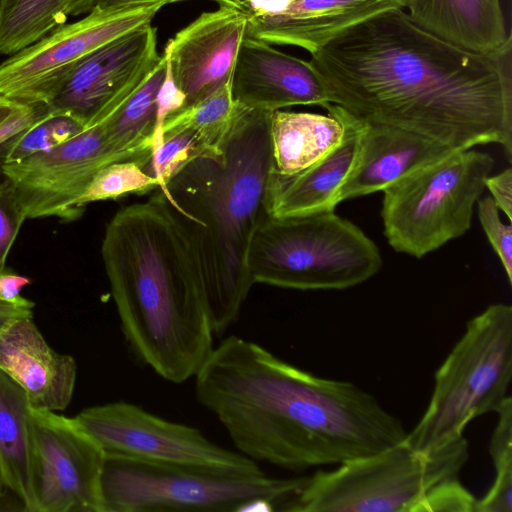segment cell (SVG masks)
Listing matches in <instances>:
<instances>
[{
  "label": "cell",
  "instance_id": "cell-1",
  "mask_svg": "<svg viewBox=\"0 0 512 512\" xmlns=\"http://www.w3.org/2000/svg\"><path fill=\"white\" fill-rule=\"evenodd\" d=\"M329 103L454 150L498 144L512 158V40L481 55L449 44L403 8L365 18L311 54Z\"/></svg>",
  "mask_w": 512,
  "mask_h": 512
},
{
  "label": "cell",
  "instance_id": "cell-2",
  "mask_svg": "<svg viewBox=\"0 0 512 512\" xmlns=\"http://www.w3.org/2000/svg\"><path fill=\"white\" fill-rule=\"evenodd\" d=\"M194 379L198 402L256 463L291 471L339 465L407 435L356 384L314 375L235 335L213 347Z\"/></svg>",
  "mask_w": 512,
  "mask_h": 512
},
{
  "label": "cell",
  "instance_id": "cell-3",
  "mask_svg": "<svg viewBox=\"0 0 512 512\" xmlns=\"http://www.w3.org/2000/svg\"><path fill=\"white\" fill-rule=\"evenodd\" d=\"M101 254L133 356L169 382L194 378L214 333L197 259L159 189L115 213Z\"/></svg>",
  "mask_w": 512,
  "mask_h": 512
},
{
  "label": "cell",
  "instance_id": "cell-4",
  "mask_svg": "<svg viewBox=\"0 0 512 512\" xmlns=\"http://www.w3.org/2000/svg\"><path fill=\"white\" fill-rule=\"evenodd\" d=\"M270 113L238 105L220 148L189 162L159 189L197 259L214 335L236 321L254 285L248 253L268 216L274 169Z\"/></svg>",
  "mask_w": 512,
  "mask_h": 512
},
{
  "label": "cell",
  "instance_id": "cell-5",
  "mask_svg": "<svg viewBox=\"0 0 512 512\" xmlns=\"http://www.w3.org/2000/svg\"><path fill=\"white\" fill-rule=\"evenodd\" d=\"M304 481L105 453L101 512L284 511Z\"/></svg>",
  "mask_w": 512,
  "mask_h": 512
},
{
  "label": "cell",
  "instance_id": "cell-6",
  "mask_svg": "<svg viewBox=\"0 0 512 512\" xmlns=\"http://www.w3.org/2000/svg\"><path fill=\"white\" fill-rule=\"evenodd\" d=\"M377 245L334 211L267 216L248 253L253 283L298 290H343L379 272Z\"/></svg>",
  "mask_w": 512,
  "mask_h": 512
},
{
  "label": "cell",
  "instance_id": "cell-7",
  "mask_svg": "<svg viewBox=\"0 0 512 512\" xmlns=\"http://www.w3.org/2000/svg\"><path fill=\"white\" fill-rule=\"evenodd\" d=\"M512 306L494 303L471 318L435 373L427 408L405 442L430 451L464 436L471 421L510 397Z\"/></svg>",
  "mask_w": 512,
  "mask_h": 512
},
{
  "label": "cell",
  "instance_id": "cell-8",
  "mask_svg": "<svg viewBox=\"0 0 512 512\" xmlns=\"http://www.w3.org/2000/svg\"><path fill=\"white\" fill-rule=\"evenodd\" d=\"M469 457L465 437L430 451L405 440L332 470L305 476L285 512H418L439 485L458 478Z\"/></svg>",
  "mask_w": 512,
  "mask_h": 512
},
{
  "label": "cell",
  "instance_id": "cell-9",
  "mask_svg": "<svg viewBox=\"0 0 512 512\" xmlns=\"http://www.w3.org/2000/svg\"><path fill=\"white\" fill-rule=\"evenodd\" d=\"M493 167L485 152L457 150L387 187L381 217L388 244L419 259L464 235Z\"/></svg>",
  "mask_w": 512,
  "mask_h": 512
},
{
  "label": "cell",
  "instance_id": "cell-10",
  "mask_svg": "<svg viewBox=\"0 0 512 512\" xmlns=\"http://www.w3.org/2000/svg\"><path fill=\"white\" fill-rule=\"evenodd\" d=\"M165 5L153 1L94 8L81 20L59 26L0 64V94L24 104L46 105L76 63L106 43L151 23Z\"/></svg>",
  "mask_w": 512,
  "mask_h": 512
},
{
  "label": "cell",
  "instance_id": "cell-11",
  "mask_svg": "<svg viewBox=\"0 0 512 512\" xmlns=\"http://www.w3.org/2000/svg\"><path fill=\"white\" fill-rule=\"evenodd\" d=\"M74 418L106 454L241 474L263 472L255 461L219 446L199 429L163 419L129 402L85 408Z\"/></svg>",
  "mask_w": 512,
  "mask_h": 512
},
{
  "label": "cell",
  "instance_id": "cell-12",
  "mask_svg": "<svg viewBox=\"0 0 512 512\" xmlns=\"http://www.w3.org/2000/svg\"><path fill=\"white\" fill-rule=\"evenodd\" d=\"M31 438L32 512H101L105 452L75 418L32 408Z\"/></svg>",
  "mask_w": 512,
  "mask_h": 512
},
{
  "label": "cell",
  "instance_id": "cell-13",
  "mask_svg": "<svg viewBox=\"0 0 512 512\" xmlns=\"http://www.w3.org/2000/svg\"><path fill=\"white\" fill-rule=\"evenodd\" d=\"M160 59L157 29L144 24L76 63L46 106L84 127L114 113L146 80Z\"/></svg>",
  "mask_w": 512,
  "mask_h": 512
},
{
  "label": "cell",
  "instance_id": "cell-14",
  "mask_svg": "<svg viewBox=\"0 0 512 512\" xmlns=\"http://www.w3.org/2000/svg\"><path fill=\"white\" fill-rule=\"evenodd\" d=\"M117 162L108 149L101 122L44 152L4 164L1 174L10 183L26 219L80 218L78 206L94 175Z\"/></svg>",
  "mask_w": 512,
  "mask_h": 512
},
{
  "label": "cell",
  "instance_id": "cell-15",
  "mask_svg": "<svg viewBox=\"0 0 512 512\" xmlns=\"http://www.w3.org/2000/svg\"><path fill=\"white\" fill-rule=\"evenodd\" d=\"M246 26L244 12L220 6L200 14L167 42L163 54L174 83L185 96L182 109L231 81Z\"/></svg>",
  "mask_w": 512,
  "mask_h": 512
},
{
  "label": "cell",
  "instance_id": "cell-16",
  "mask_svg": "<svg viewBox=\"0 0 512 512\" xmlns=\"http://www.w3.org/2000/svg\"><path fill=\"white\" fill-rule=\"evenodd\" d=\"M231 92L238 105L267 112L329 103L325 87L309 61L247 35L238 50Z\"/></svg>",
  "mask_w": 512,
  "mask_h": 512
},
{
  "label": "cell",
  "instance_id": "cell-17",
  "mask_svg": "<svg viewBox=\"0 0 512 512\" xmlns=\"http://www.w3.org/2000/svg\"><path fill=\"white\" fill-rule=\"evenodd\" d=\"M343 124L340 143L322 158L293 174L274 169L267 190V211L272 217H293L334 211L336 196L356 159L364 122L332 103L323 106Z\"/></svg>",
  "mask_w": 512,
  "mask_h": 512
},
{
  "label": "cell",
  "instance_id": "cell-18",
  "mask_svg": "<svg viewBox=\"0 0 512 512\" xmlns=\"http://www.w3.org/2000/svg\"><path fill=\"white\" fill-rule=\"evenodd\" d=\"M0 369L26 391L34 409L62 411L72 399L76 362L50 347L33 317L15 319L0 330Z\"/></svg>",
  "mask_w": 512,
  "mask_h": 512
},
{
  "label": "cell",
  "instance_id": "cell-19",
  "mask_svg": "<svg viewBox=\"0 0 512 512\" xmlns=\"http://www.w3.org/2000/svg\"><path fill=\"white\" fill-rule=\"evenodd\" d=\"M363 122L360 147L337 193V205L384 191L414 170L457 151L403 128Z\"/></svg>",
  "mask_w": 512,
  "mask_h": 512
},
{
  "label": "cell",
  "instance_id": "cell-20",
  "mask_svg": "<svg viewBox=\"0 0 512 512\" xmlns=\"http://www.w3.org/2000/svg\"><path fill=\"white\" fill-rule=\"evenodd\" d=\"M413 23L466 51L493 55L512 40L501 0H402Z\"/></svg>",
  "mask_w": 512,
  "mask_h": 512
},
{
  "label": "cell",
  "instance_id": "cell-21",
  "mask_svg": "<svg viewBox=\"0 0 512 512\" xmlns=\"http://www.w3.org/2000/svg\"><path fill=\"white\" fill-rule=\"evenodd\" d=\"M274 170L296 174L331 151L343 137V124L327 115L276 110L270 113Z\"/></svg>",
  "mask_w": 512,
  "mask_h": 512
},
{
  "label": "cell",
  "instance_id": "cell-22",
  "mask_svg": "<svg viewBox=\"0 0 512 512\" xmlns=\"http://www.w3.org/2000/svg\"><path fill=\"white\" fill-rule=\"evenodd\" d=\"M167 59L158 63L142 85L110 116L100 122L108 149L117 162L135 161L143 167L150 158L157 121V94L165 79Z\"/></svg>",
  "mask_w": 512,
  "mask_h": 512
},
{
  "label": "cell",
  "instance_id": "cell-23",
  "mask_svg": "<svg viewBox=\"0 0 512 512\" xmlns=\"http://www.w3.org/2000/svg\"><path fill=\"white\" fill-rule=\"evenodd\" d=\"M26 391L0 369V461L9 491L32 512L31 412Z\"/></svg>",
  "mask_w": 512,
  "mask_h": 512
},
{
  "label": "cell",
  "instance_id": "cell-24",
  "mask_svg": "<svg viewBox=\"0 0 512 512\" xmlns=\"http://www.w3.org/2000/svg\"><path fill=\"white\" fill-rule=\"evenodd\" d=\"M95 5L96 0H0V55L19 52Z\"/></svg>",
  "mask_w": 512,
  "mask_h": 512
},
{
  "label": "cell",
  "instance_id": "cell-25",
  "mask_svg": "<svg viewBox=\"0 0 512 512\" xmlns=\"http://www.w3.org/2000/svg\"><path fill=\"white\" fill-rule=\"evenodd\" d=\"M237 109L230 81L201 101L169 116L154 136L152 146L162 134L185 128L197 130L215 143L221 144L231 127Z\"/></svg>",
  "mask_w": 512,
  "mask_h": 512
},
{
  "label": "cell",
  "instance_id": "cell-26",
  "mask_svg": "<svg viewBox=\"0 0 512 512\" xmlns=\"http://www.w3.org/2000/svg\"><path fill=\"white\" fill-rule=\"evenodd\" d=\"M497 422L489 442L495 477L475 512H512V399L496 410Z\"/></svg>",
  "mask_w": 512,
  "mask_h": 512
},
{
  "label": "cell",
  "instance_id": "cell-27",
  "mask_svg": "<svg viewBox=\"0 0 512 512\" xmlns=\"http://www.w3.org/2000/svg\"><path fill=\"white\" fill-rule=\"evenodd\" d=\"M221 144L190 128L167 132L153 144L142 169L158 181L160 189L189 162L217 151Z\"/></svg>",
  "mask_w": 512,
  "mask_h": 512
},
{
  "label": "cell",
  "instance_id": "cell-28",
  "mask_svg": "<svg viewBox=\"0 0 512 512\" xmlns=\"http://www.w3.org/2000/svg\"><path fill=\"white\" fill-rule=\"evenodd\" d=\"M158 188V181L144 172L137 162H114L94 175L78 206L85 210L86 205L92 202L117 199L131 193L145 194Z\"/></svg>",
  "mask_w": 512,
  "mask_h": 512
},
{
  "label": "cell",
  "instance_id": "cell-29",
  "mask_svg": "<svg viewBox=\"0 0 512 512\" xmlns=\"http://www.w3.org/2000/svg\"><path fill=\"white\" fill-rule=\"evenodd\" d=\"M85 129L74 117L50 112L29 127L13 144L4 164L18 162L30 155L48 151ZM3 164V165H4Z\"/></svg>",
  "mask_w": 512,
  "mask_h": 512
},
{
  "label": "cell",
  "instance_id": "cell-30",
  "mask_svg": "<svg viewBox=\"0 0 512 512\" xmlns=\"http://www.w3.org/2000/svg\"><path fill=\"white\" fill-rule=\"evenodd\" d=\"M482 228L497 254L509 284L512 283V226L502 222L499 209L490 196L477 202Z\"/></svg>",
  "mask_w": 512,
  "mask_h": 512
},
{
  "label": "cell",
  "instance_id": "cell-31",
  "mask_svg": "<svg viewBox=\"0 0 512 512\" xmlns=\"http://www.w3.org/2000/svg\"><path fill=\"white\" fill-rule=\"evenodd\" d=\"M25 220L10 183L5 178L0 179V272L5 269L11 247Z\"/></svg>",
  "mask_w": 512,
  "mask_h": 512
},
{
  "label": "cell",
  "instance_id": "cell-32",
  "mask_svg": "<svg viewBox=\"0 0 512 512\" xmlns=\"http://www.w3.org/2000/svg\"><path fill=\"white\" fill-rule=\"evenodd\" d=\"M476 501L473 494L456 478L431 491L421 503L418 512H475Z\"/></svg>",
  "mask_w": 512,
  "mask_h": 512
},
{
  "label": "cell",
  "instance_id": "cell-33",
  "mask_svg": "<svg viewBox=\"0 0 512 512\" xmlns=\"http://www.w3.org/2000/svg\"><path fill=\"white\" fill-rule=\"evenodd\" d=\"M48 113L45 104H24L0 124V173L5 158L16 140L35 122Z\"/></svg>",
  "mask_w": 512,
  "mask_h": 512
},
{
  "label": "cell",
  "instance_id": "cell-34",
  "mask_svg": "<svg viewBox=\"0 0 512 512\" xmlns=\"http://www.w3.org/2000/svg\"><path fill=\"white\" fill-rule=\"evenodd\" d=\"M184 104L185 96L174 83L167 68L165 79L157 94V121L154 136L159 132L165 120L181 110Z\"/></svg>",
  "mask_w": 512,
  "mask_h": 512
},
{
  "label": "cell",
  "instance_id": "cell-35",
  "mask_svg": "<svg viewBox=\"0 0 512 512\" xmlns=\"http://www.w3.org/2000/svg\"><path fill=\"white\" fill-rule=\"evenodd\" d=\"M485 188L490 192V197L499 210L504 212L508 220H512V169L507 168L502 172L488 176L485 179Z\"/></svg>",
  "mask_w": 512,
  "mask_h": 512
},
{
  "label": "cell",
  "instance_id": "cell-36",
  "mask_svg": "<svg viewBox=\"0 0 512 512\" xmlns=\"http://www.w3.org/2000/svg\"><path fill=\"white\" fill-rule=\"evenodd\" d=\"M34 303L22 298L18 301L0 299V330L15 319L33 317Z\"/></svg>",
  "mask_w": 512,
  "mask_h": 512
},
{
  "label": "cell",
  "instance_id": "cell-37",
  "mask_svg": "<svg viewBox=\"0 0 512 512\" xmlns=\"http://www.w3.org/2000/svg\"><path fill=\"white\" fill-rule=\"evenodd\" d=\"M31 280L25 276L10 272L6 268L0 272V299L18 301L23 298L20 292Z\"/></svg>",
  "mask_w": 512,
  "mask_h": 512
},
{
  "label": "cell",
  "instance_id": "cell-38",
  "mask_svg": "<svg viewBox=\"0 0 512 512\" xmlns=\"http://www.w3.org/2000/svg\"><path fill=\"white\" fill-rule=\"evenodd\" d=\"M153 1H163L167 4H172V3L188 1V0H96L95 8L107 9L110 7L123 6V5H127V4H132V3L153 2ZM213 1L216 2V0H213Z\"/></svg>",
  "mask_w": 512,
  "mask_h": 512
},
{
  "label": "cell",
  "instance_id": "cell-39",
  "mask_svg": "<svg viewBox=\"0 0 512 512\" xmlns=\"http://www.w3.org/2000/svg\"><path fill=\"white\" fill-rule=\"evenodd\" d=\"M20 102L0 94V124H2L20 106Z\"/></svg>",
  "mask_w": 512,
  "mask_h": 512
},
{
  "label": "cell",
  "instance_id": "cell-40",
  "mask_svg": "<svg viewBox=\"0 0 512 512\" xmlns=\"http://www.w3.org/2000/svg\"><path fill=\"white\" fill-rule=\"evenodd\" d=\"M3 511H26L25 506L20 500H11L7 496L0 497V512Z\"/></svg>",
  "mask_w": 512,
  "mask_h": 512
},
{
  "label": "cell",
  "instance_id": "cell-41",
  "mask_svg": "<svg viewBox=\"0 0 512 512\" xmlns=\"http://www.w3.org/2000/svg\"><path fill=\"white\" fill-rule=\"evenodd\" d=\"M216 2L220 6L231 7L245 13V0H216Z\"/></svg>",
  "mask_w": 512,
  "mask_h": 512
},
{
  "label": "cell",
  "instance_id": "cell-42",
  "mask_svg": "<svg viewBox=\"0 0 512 512\" xmlns=\"http://www.w3.org/2000/svg\"><path fill=\"white\" fill-rule=\"evenodd\" d=\"M8 489L6 485L5 475L0 461V497L5 495V490Z\"/></svg>",
  "mask_w": 512,
  "mask_h": 512
}]
</instances>
